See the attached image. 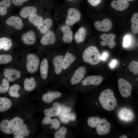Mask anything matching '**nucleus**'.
<instances>
[{"instance_id": "f257e3e1", "label": "nucleus", "mask_w": 138, "mask_h": 138, "mask_svg": "<svg viewBox=\"0 0 138 138\" xmlns=\"http://www.w3.org/2000/svg\"><path fill=\"white\" fill-rule=\"evenodd\" d=\"M87 123L90 127L96 128V132L99 135H106L110 132L111 125L105 118L90 117L87 120Z\"/></svg>"}, {"instance_id": "f03ea898", "label": "nucleus", "mask_w": 138, "mask_h": 138, "mask_svg": "<svg viewBox=\"0 0 138 138\" xmlns=\"http://www.w3.org/2000/svg\"><path fill=\"white\" fill-rule=\"evenodd\" d=\"M98 99L102 107L107 110L112 111L117 106V99L113 91L110 89H107L103 91Z\"/></svg>"}, {"instance_id": "7ed1b4c3", "label": "nucleus", "mask_w": 138, "mask_h": 138, "mask_svg": "<svg viewBox=\"0 0 138 138\" xmlns=\"http://www.w3.org/2000/svg\"><path fill=\"white\" fill-rule=\"evenodd\" d=\"M82 58L84 62L91 65H95L100 62L101 57L98 48L95 46L92 45L84 50Z\"/></svg>"}, {"instance_id": "20e7f679", "label": "nucleus", "mask_w": 138, "mask_h": 138, "mask_svg": "<svg viewBox=\"0 0 138 138\" xmlns=\"http://www.w3.org/2000/svg\"><path fill=\"white\" fill-rule=\"evenodd\" d=\"M23 120L18 117H15L10 121L2 120L0 123V129L3 133L10 134L14 133L23 123Z\"/></svg>"}, {"instance_id": "39448f33", "label": "nucleus", "mask_w": 138, "mask_h": 138, "mask_svg": "<svg viewBox=\"0 0 138 138\" xmlns=\"http://www.w3.org/2000/svg\"><path fill=\"white\" fill-rule=\"evenodd\" d=\"M40 59L36 55L33 53L28 54L27 56L26 67L30 73H34L38 70L40 64Z\"/></svg>"}, {"instance_id": "423d86ee", "label": "nucleus", "mask_w": 138, "mask_h": 138, "mask_svg": "<svg viewBox=\"0 0 138 138\" xmlns=\"http://www.w3.org/2000/svg\"><path fill=\"white\" fill-rule=\"evenodd\" d=\"M81 17L80 13L74 8H70L67 11V15L65 21L66 25L72 26L78 22Z\"/></svg>"}, {"instance_id": "0eeeda50", "label": "nucleus", "mask_w": 138, "mask_h": 138, "mask_svg": "<svg viewBox=\"0 0 138 138\" xmlns=\"http://www.w3.org/2000/svg\"><path fill=\"white\" fill-rule=\"evenodd\" d=\"M118 86L120 94L122 97L127 98L131 95L132 86L129 82L123 78H120L118 80Z\"/></svg>"}, {"instance_id": "6e6552de", "label": "nucleus", "mask_w": 138, "mask_h": 138, "mask_svg": "<svg viewBox=\"0 0 138 138\" xmlns=\"http://www.w3.org/2000/svg\"><path fill=\"white\" fill-rule=\"evenodd\" d=\"M5 24L8 27L18 31L22 30L24 26L21 18L16 16L9 17L5 20Z\"/></svg>"}, {"instance_id": "1a4fd4ad", "label": "nucleus", "mask_w": 138, "mask_h": 138, "mask_svg": "<svg viewBox=\"0 0 138 138\" xmlns=\"http://www.w3.org/2000/svg\"><path fill=\"white\" fill-rule=\"evenodd\" d=\"M21 39L25 44L31 45L35 44L37 37L35 31L33 30H29L24 32L21 36Z\"/></svg>"}, {"instance_id": "9d476101", "label": "nucleus", "mask_w": 138, "mask_h": 138, "mask_svg": "<svg viewBox=\"0 0 138 138\" xmlns=\"http://www.w3.org/2000/svg\"><path fill=\"white\" fill-rule=\"evenodd\" d=\"M115 38L116 36L113 33L108 34L106 33L102 34L100 36V38L103 40L100 42V44L103 46L107 45L110 48H113L116 44V42L114 41Z\"/></svg>"}, {"instance_id": "9b49d317", "label": "nucleus", "mask_w": 138, "mask_h": 138, "mask_svg": "<svg viewBox=\"0 0 138 138\" xmlns=\"http://www.w3.org/2000/svg\"><path fill=\"white\" fill-rule=\"evenodd\" d=\"M95 28L97 30L103 32L108 31L112 27V23L109 19L106 18L101 21H97L94 24Z\"/></svg>"}, {"instance_id": "f8f14e48", "label": "nucleus", "mask_w": 138, "mask_h": 138, "mask_svg": "<svg viewBox=\"0 0 138 138\" xmlns=\"http://www.w3.org/2000/svg\"><path fill=\"white\" fill-rule=\"evenodd\" d=\"M86 72V69L84 66H82L78 68L72 77L71 84L75 85L79 83L84 77Z\"/></svg>"}, {"instance_id": "ddd939ff", "label": "nucleus", "mask_w": 138, "mask_h": 138, "mask_svg": "<svg viewBox=\"0 0 138 138\" xmlns=\"http://www.w3.org/2000/svg\"><path fill=\"white\" fill-rule=\"evenodd\" d=\"M5 77L10 82H12L20 78V72L17 70L12 68H7L4 70Z\"/></svg>"}, {"instance_id": "4468645a", "label": "nucleus", "mask_w": 138, "mask_h": 138, "mask_svg": "<svg viewBox=\"0 0 138 138\" xmlns=\"http://www.w3.org/2000/svg\"><path fill=\"white\" fill-rule=\"evenodd\" d=\"M56 36L54 32L49 30L44 34L40 41L41 44L45 46L53 44L56 41Z\"/></svg>"}, {"instance_id": "2eb2a0df", "label": "nucleus", "mask_w": 138, "mask_h": 138, "mask_svg": "<svg viewBox=\"0 0 138 138\" xmlns=\"http://www.w3.org/2000/svg\"><path fill=\"white\" fill-rule=\"evenodd\" d=\"M118 116L120 120L125 122L131 121L134 117V114L132 111L124 107L120 109Z\"/></svg>"}, {"instance_id": "dca6fc26", "label": "nucleus", "mask_w": 138, "mask_h": 138, "mask_svg": "<svg viewBox=\"0 0 138 138\" xmlns=\"http://www.w3.org/2000/svg\"><path fill=\"white\" fill-rule=\"evenodd\" d=\"M63 34L62 39L63 42L66 43H69L73 40V33L70 28L66 24L62 25L61 28Z\"/></svg>"}, {"instance_id": "f3484780", "label": "nucleus", "mask_w": 138, "mask_h": 138, "mask_svg": "<svg viewBox=\"0 0 138 138\" xmlns=\"http://www.w3.org/2000/svg\"><path fill=\"white\" fill-rule=\"evenodd\" d=\"M103 79L102 77L100 76H89L82 80V84L84 86L90 85H97L100 84L102 82Z\"/></svg>"}, {"instance_id": "a211bd4d", "label": "nucleus", "mask_w": 138, "mask_h": 138, "mask_svg": "<svg viewBox=\"0 0 138 138\" xmlns=\"http://www.w3.org/2000/svg\"><path fill=\"white\" fill-rule=\"evenodd\" d=\"M61 109V106L59 102H56L53 103V106L49 109H46L44 112L46 116L54 117L57 116L60 113Z\"/></svg>"}, {"instance_id": "6ab92c4d", "label": "nucleus", "mask_w": 138, "mask_h": 138, "mask_svg": "<svg viewBox=\"0 0 138 138\" xmlns=\"http://www.w3.org/2000/svg\"><path fill=\"white\" fill-rule=\"evenodd\" d=\"M37 8L33 6H27L22 8L19 11V14L21 17L23 19L28 18L31 15L37 13Z\"/></svg>"}, {"instance_id": "aec40b11", "label": "nucleus", "mask_w": 138, "mask_h": 138, "mask_svg": "<svg viewBox=\"0 0 138 138\" xmlns=\"http://www.w3.org/2000/svg\"><path fill=\"white\" fill-rule=\"evenodd\" d=\"M52 24V19L50 18H47L43 20L37 27V28L40 33L44 34L50 30Z\"/></svg>"}, {"instance_id": "412c9836", "label": "nucleus", "mask_w": 138, "mask_h": 138, "mask_svg": "<svg viewBox=\"0 0 138 138\" xmlns=\"http://www.w3.org/2000/svg\"><path fill=\"white\" fill-rule=\"evenodd\" d=\"M129 5V2L127 0H113L111 4L112 7L119 11H123L126 9Z\"/></svg>"}, {"instance_id": "4be33fe9", "label": "nucleus", "mask_w": 138, "mask_h": 138, "mask_svg": "<svg viewBox=\"0 0 138 138\" xmlns=\"http://www.w3.org/2000/svg\"><path fill=\"white\" fill-rule=\"evenodd\" d=\"M64 57L62 55H57L53 58V63L54 71L57 74H60L62 71L63 62Z\"/></svg>"}, {"instance_id": "5701e85b", "label": "nucleus", "mask_w": 138, "mask_h": 138, "mask_svg": "<svg viewBox=\"0 0 138 138\" xmlns=\"http://www.w3.org/2000/svg\"><path fill=\"white\" fill-rule=\"evenodd\" d=\"M11 39L6 36H1L0 38V50L5 51L9 50L13 46Z\"/></svg>"}, {"instance_id": "b1692460", "label": "nucleus", "mask_w": 138, "mask_h": 138, "mask_svg": "<svg viewBox=\"0 0 138 138\" xmlns=\"http://www.w3.org/2000/svg\"><path fill=\"white\" fill-rule=\"evenodd\" d=\"M61 93L59 91L49 92L44 94L42 97L43 101L47 103L51 102L54 100L61 97Z\"/></svg>"}, {"instance_id": "393cba45", "label": "nucleus", "mask_w": 138, "mask_h": 138, "mask_svg": "<svg viewBox=\"0 0 138 138\" xmlns=\"http://www.w3.org/2000/svg\"><path fill=\"white\" fill-rule=\"evenodd\" d=\"M49 70V65L48 61L45 58H43L42 61L40 66V72L42 78L46 79L48 76Z\"/></svg>"}, {"instance_id": "a878e982", "label": "nucleus", "mask_w": 138, "mask_h": 138, "mask_svg": "<svg viewBox=\"0 0 138 138\" xmlns=\"http://www.w3.org/2000/svg\"><path fill=\"white\" fill-rule=\"evenodd\" d=\"M75 60V57L73 54L67 52L64 57L62 64L63 69L65 70L69 68Z\"/></svg>"}, {"instance_id": "bb28decb", "label": "nucleus", "mask_w": 138, "mask_h": 138, "mask_svg": "<svg viewBox=\"0 0 138 138\" xmlns=\"http://www.w3.org/2000/svg\"><path fill=\"white\" fill-rule=\"evenodd\" d=\"M42 122L44 125L49 124L51 125V128H53L56 130L58 129L59 128L60 123L58 120L54 118L52 120L50 117H45L42 120Z\"/></svg>"}, {"instance_id": "cd10ccee", "label": "nucleus", "mask_w": 138, "mask_h": 138, "mask_svg": "<svg viewBox=\"0 0 138 138\" xmlns=\"http://www.w3.org/2000/svg\"><path fill=\"white\" fill-rule=\"evenodd\" d=\"M86 33L85 28L83 27H80L75 34L74 38L77 43L83 42L85 38Z\"/></svg>"}, {"instance_id": "c85d7f7f", "label": "nucleus", "mask_w": 138, "mask_h": 138, "mask_svg": "<svg viewBox=\"0 0 138 138\" xmlns=\"http://www.w3.org/2000/svg\"><path fill=\"white\" fill-rule=\"evenodd\" d=\"M24 87L25 90L28 91H31L34 89L36 83L34 78L31 77L30 78H26L24 82Z\"/></svg>"}, {"instance_id": "c756f323", "label": "nucleus", "mask_w": 138, "mask_h": 138, "mask_svg": "<svg viewBox=\"0 0 138 138\" xmlns=\"http://www.w3.org/2000/svg\"><path fill=\"white\" fill-rule=\"evenodd\" d=\"M29 21L34 26L37 27L43 20V17L37 13L33 14L28 18Z\"/></svg>"}, {"instance_id": "7c9ffc66", "label": "nucleus", "mask_w": 138, "mask_h": 138, "mask_svg": "<svg viewBox=\"0 0 138 138\" xmlns=\"http://www.w3.org/2000/svg\"><path fill=\"white\" fill-rule=\"evenodd\" d=\"M12 102L8 99L4 97L0 98V111L3 112L9 109Z\"/></svg>"}, {"instance_id": "2f4dec72", "label": "nucleus", "mask_w": 138, "mask_h": 138, "mask_svg": "<svg viewBox=\"0 0 138 138\" xmlns=\"http://www.w3.org/2000/svg\"><path fill=\"white\" fill-rule=\"evenodd\" d=\"M30 132L28 130L27 126L26 125L22 124L14 132L13 134L15 135H20L26 137L28 136Z\"/></svg>"}, {"instance_id": "473e14b6", "label": "nucleus", "mask_w": 138, "mask_h": 138, "mask_svg": "<svg viewBox=\"0 0 138 138\" xmlns=\"http://www.w3.org/2000/svg\"><path fill=\"white\" fill-rule=\"evenodd\" d=\"M10 0H3L0 2V15L3 16L7 13V9L10 5Z\"/></svg>"}, {"instance_id": "72a5a7b5", "label": "nucleus", "mask_w": 138, "mask_h": 138, "mask_svg": "<svg viewBox=\"0 0 138 138\" xmlns=\"http://www.w3.org/2000/svg\"><path fill=\"white\" fill-rule=\"evenodd\" d=\"M131 29L134 34L138 33V13L134 14L131 19Z\"/></svg>"}, {"instance_id": "f704fd0d", "label": "nucleus", "mask_w": 138, "mask_h": 138, "mask_svg": "<svg viewBox=\"0 0 138 138\" xmlns=\"http://www.w3.org/2000/svg\"><path fill=\"white\" fill-rule=\"evenodd\" d=\"M60 121L62 123L66 124L69 121H74L76 119V115L74 113H69L60 117Z\"/></svg>"}, {"instance_id": "c9c22d12", "label": "nucleus", "mask_w": 138, "mask_h": 138, "mask_svg": "<svg viewBox=\"0 0 138 138\" xmlns=\"http://www.w3.org/2000/svg\"><path fill=\"white\" fill-rule=\"evenodd\" d=\"M20 88V87L17 84H14L11 86L8 90V94L10 96L18 97L20 95L18 91Z\"/></svg>"}, {"instance_id": "e433bc0d", "label": "nucleus", "mask_w": 138, "mask_h": 138, "mask_svg": "<svg viewBox=\"0 0 138 138\" xmlns=\"http://www.w3.org/2000/svg\"><path fill=\"white\" fill-rule=\"evenodd\" d=\"M9 81L5 77L4 78L0 85V93H4L7 92L9 88Z\"/></svg>"}, {"instance_id": "4c0bfd02", "label": "nucleus", "mask_w": 138, "mask_h": 138, "mask_svg": "<svg viewBox=\"0 0 138 138\" xmlns=\"http://www.w3.org/2000/svg\"><path fill=\"white\" fill-rule=\"evenodd\" d=\"M128 68L130 72L134 73L136 75L138 74V62L134 60L132 61L129 64Z\"/></svg>"}, {"instance_id": "58836bf2", "label": "nucleus", "mask_w": 138, "mask_h": 138, "mask_svg": "<svg viewBox=\"0 0 138 138\" xmlns=\"http://www.w3.org/2000/svg\"><path fill=\"white\" fill-rule=\"evenodd\" d=\"M12 60V56L10 54H5L0 55V64H6L11 62Z\"/></svg>"}, {"instance_id": "ea45409f", "label": "nucleus", "mask_w": 138, "mask_h": 138, "mask_svg": "<svg viewBox=\"0 0 138 138\" xmlns=\"http://www.w3.org/2000/svg\"><path fill=\"white\" fill-rule=\"evenodd\" d=\"M67 132L66 128L64 126L61 127L54 134V138H64Z\"/></svg>"}, {"instance_id": "a19ab883", "label": "nucleus", "mask_w": 138, "mask_h": 138, "mask_svg": "<svg viewBox=\"0 0 138 138\" xmlns=\"http://www.w3.org/2000/svg\"><path fill=\"white\" fill-rule=\"evenodd\" d=\"M61 109L59 113L57 115L59 118L64 115L70 113L71 111V108L67 107L63 105H61Z\"/></svg>"}, {"instance_id": "79ce46f5", "label": "nucleus", "mask_w": 138, "mask_h": 138, "mask_svg": "<svg viewBox=\"0 0 138 138\" xmlns=\"http://www.w3.org/2000/svg\"><path fill=\"white\" fill-rule=\"evenodd\" d=\"M131 43V38L128 35L125 36L124 37L123 41V45L124 47H127L130 45Z\"/></svg>"}, {"instance_id": "37998d69", "label": "nucleus", "mask_w": 138, "mask_h": 138, "mask_svg": "<svg viewBox=\"0 0 138 138\" xmlns=\"http://www.w3.org/2000/svg\"><path fill=\"white\" fill-rule=\"evenodd\" d=\"M29 0H11V2L13 4L17 6L22 5L24 2H26Z\"/></svg>"}, {"instance_id": "c03bdc74", "label": "nucleus", "mask_w": 138, "mask_h": 138, "mask_svg": "<svg viewBox=\"0 0 138 138\" xmlns=\"http://www.w3.org/2000/svg\"><path fill=\"white\" fill-rule=\"evenodd\" d=\"M102 0H87L88 2L93 6H95L98 5Z\"/></svg>"}, {"instance_id": "a18cd8bd", "label": "nucleus", "mask_w": 138, "mask_h": 138, "mask_svg": "<svg viewBox=\"0 0 138 138\" xmlns=\"http://www.w3.org/2000/svg\"><path fill=\"white\" fill-rule=\"evenodd\" d=\"M116 61L115 60H112L110 64V67H114L116 65Z\"/></svg>"}, {"instance_id": "49530a36", "label": "nucleus", "mask_w": 138, "mask_h": 138, "mask_svg": "<svg viewBox=\"0 0 138 138\" xmlns=\"http://www.w3.org/2000/svg\"><path fill=\"white\" fill-rule=\"evenodd\" d=\"M107 56V54L106 53H104L102 55L101 57V58L102 60H104L106 59Z\"/></svg>"}, {"instance_id": "de8ad7c7", "label": "nucleus", "mask_w": 138, "mask_h": 138, "mask_svg": "<svg viewBox=\"0 0 138 138\" xmlns=\"http://www.w3.org/2000/svg\"><path fill=\"white\" fill-rule=\"evenodd\" d=\"M14 138H24V136L20 135H15L14 137Z\"/></svg>"}, {"instance_id": "09e8293b", "label": "nucleus", "mask_w": 138, "mask_h": 138, "mask_svg": "<svg viewBox=\"0 0 138 138\" xmlns=\"http://www.w3.org/2000/svg\"><path fill=\"white\" fill-rule=\"evenodd\" d=\"M119 138H127L128 137L126 135H121V136Z\"/></svg>"}, {"instance_id": "8fccbe9b", "label": "nucleus", "mask_w": 138, "mask_h": 138, "mask_svg": "<svg viewBox=\"0 0 138 138\" xmlns=\"http://www.w3.org/2000/svg\"><path fill=\"white\" fill-rule=\"evenodd\" d=\"M127 0L128 1H133L134 0Z\"/></svg>"}, {"instance_id": "3c124183", "label": "nucleus", "mask_w": 138, "mask_h": 138, "mask_svg": "<svg viewBox=\"0 0 138 138\" xmlns=\"http://www.w3.org/2000/svg\"><path fill=\"white\" fill-rule=\"evenodd\" d=\"M67 0L69 1H73L74 0Z\"/></svg>"}, {"instance_id": "603ef678", "label": "nucleus", "mask_w": 138, "mask_h": 138, "mask_svg": "<svg viewBox=\"0 0 138 138\" xmlns=\"http://www.w3.org/2000/svg\"><path fill=\"white\" fill-rule=\"evenodd\" d=\"M137 46L138 47V43H137Z\"/></svg>"}, {"instance_id": "864d4df0", "label": "nucleus", "mask_w": 138, "mask_h": 138, "mask_svg": "<svg viewBox=\"0 0 138 138\" xmlns=\"http://www.w3.org/2000/svg\"><path fill=\"white\" fill-rule=\"evenodd\" d=\"M137 80L138 81V78H137Z\"/></svg>"}]
</instances>
